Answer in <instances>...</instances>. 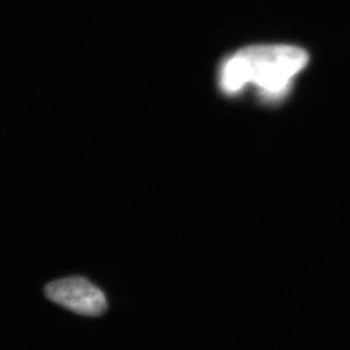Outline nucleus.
I'll return each mask as SVG.
<instances>
[{"label": "nucleus", "mask_w": 350, "mask_h": 350, "mask_svg": "<svg viewBox=\"0 0 350 350\" xmlns=\"http://www.w3.org/2000/svg\"><path fill=\"white\" fill-rule=\"evenodd\" d=\"M309 56L293 46H253L226 60L219 75L224 92L232 95L253 83L266 100L287 95L292 78L306 66Z\"/></svg>", "instance_id": "1"}, {"label": "nucleus", "mask_w": 350, "mask_h": 350, "mask_svg": "<svg viewBox=\"0 0 350 350\" xmlns=\"http://www.w3.org/2000/svg\"><path fill=\"white\" fill-rule=\"evenodd\" d=\"M49 300L79 315L98 317L105 313V295L86 278L72 276L51 282L46 286Z\"/></svg>", "instance_id": "2"}]
</instances>
